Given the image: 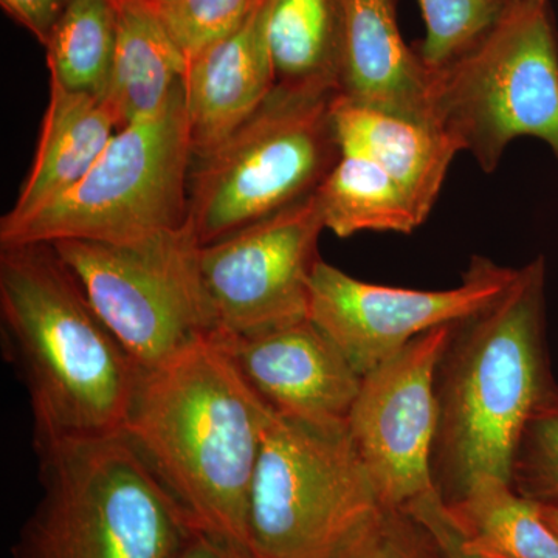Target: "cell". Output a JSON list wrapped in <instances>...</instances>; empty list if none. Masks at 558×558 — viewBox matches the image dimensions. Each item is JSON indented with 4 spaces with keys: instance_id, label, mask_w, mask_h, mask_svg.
<instances>
[{
    "instance_id": "cell-6",
    "label": "cell",
    "mask_w": 558,
    "mask_h": 558,
    "mask_svg": "<svg viewBox=\"0 0 558 558\" xmlns=\"http://www.w3.org/2000/svg\"><path fill=\"white\" fill-rule=\"evenodd\" d=\"M339 92L277 86L229 138L194 159L189 223L201 247L306 199L339 161Z\"/></svg>"
},
{
    "instance_id": "cell-30",
    "label": "cell",
    "mask_w": 558,
    "mask_h": 558,
    "mask_svg": "<svg viewBox=\"0 0 558 558\" xmlns=\"http://www.w3.org/2000/svg\"><path fill=\"white\" fill-rule=\"evenodd\" d=\"M539 506V513H542L543 520L548 523V526L553 529L556 534H558V508H554V506Z\"/></svg>"
},
{
    "instance_id": "cell-25",
    "label": "cell",
    "mask_w": 558,
    "mask_h": 558,
    "mask_svg": "<svg viewBox=\"0 0 558 558\" xmlns=\"http://www.w3.org/2000/svg\"><path fill=\"white\" fill-rule=\"evenodd\" d=\"M510 484L523 497L558 508V392L527 422L513 457Z\"/></svg>"
},
{
    "instance_id": "cell-17",
    "label": "cell",
    "mask_w": 558,
    "mask_h": 558,
    "mask_svg": "<svg viewBox=\"0 0 558 558\" xmlns=\"http://www.w3.org/2000/svg\"><path fill=\"white\" fill-rule=\"evenodd\" d=\"M117 131L119 119L108 98L68 90L50 81L49 106L31 171L0 223L28 218L72 190L100 159Z\"/></svg>"
},
{
    "instance_id": "cell-10",
    "label": "cell",
    "mask_w": 558,
    "mask_h": 558,
    "mask_svg": "<svg viewBox=\"0 0 558 558\" xmlns=\"http://www.w3.org/2000/svg\"><path fill=\"white\" fill-rule=\"evenodd\" d=\"M315 193L201 247L215 336H245L310 318L311 281L325 231Z\"/></svg>"
},
{
    "instance_id": "cell-20",
    "label": "cell",
    "mask_w": 558,
    "mask_h": 558,
    "mask_svg": "<svg viewBox=\"0 0 558 558\" xmlns=\"http://www.w3.org/2000/svg\"><path fill=\"white\" fill-rule=\"evenodd\" d=\"M447 512L462 548L484 558H558V534L539 513L538 502L520 495L509 481L483 478Z\"/></svg>"
},
{
    "instance_id": "cell-3",
    "label": "cell",
    "mask_w": 558,
    "mask_h": 558,
    "mask_svg": "<svg viewBox=\"0 0 558 558\" xmlns=\"http://www.w3.org/2000/svg\"><path fill=\"white\" fill-rule=\"evenodd\" d=\"M0 329L31 400L35 450L123 432L142 368L53 245L0 247Z\"/></svg>"
},
{
    "instance_id": "cell-5",
    "label": "cell",
    "mask_w": 558,
    "mask_h": 558,
    "mask_svg": "<svg viewBox=\"0 0 558 558\" xmlns=\"http://www.w3.org/2000/svg\"><path fill=\"white\" fill-rule=\"evenodd\" d=\"M191 165L183 83L156 116L117 131L72 190L28 218L0 223V247L126 244L180 229L189 222Z\"/></svg>"
},
{
    "instance_id": "cell-28",
    "label": "cell",
    "mask_w": 558,
    "mask_h": 558,
    "mask_svg": "<svg viewBox=\"0 0 558 558\" xmlns=\"http://www.w3.org/2000/svg\"><path fill=\"white\" fill-rule=\"evenodd\" d=\"M407 510L413 513L417 520H421L428 527V531L435 535L447 558H484L462 548L457 529H454L449 512H447L446 502L440 499L438 494L421 499Z\"/></svg>"
},
{
    "instance_id": "cell-1",
    "label": "cell",
    "mask_w": 558,
    "mask_h": 558,
    "mask_svg": "<svg viewBox=\"0 0 558 558\" xmlns=\"http://www.w3.org/2000/svg\"><path fill=\"white\" fill-rule=\"evenodd\" d=\"M270 417L211 333L142 371L121 435L196 531L248 556L250 487Z\"/></svg>"
},
{
    "instance_id": "cell-9",
    "label": "cell",
    "mask_w": 558,
    "mask_h": 558,
    "mask_svg": "<svg viewBox=\"0 0 558 558\" xmlns=\"http://www.w3.org/2000/svg\"><path fill=\"white\" fill-rule=\"evenodd\" d=\"M51 245L142 371L211 336L201 244L189 222L126 244L60 241Z\"/></svg>"
},
{
    "instance_id": "cell-13",
    "label": "cell",
    "mask_w": 558,
    "mask_h": 558,
    "mask_svg": "<svg viewBox=\"0 0 558 558\" xmlns=\"http://www.w3.org/2000/svg\"><path fill=\"white\" fill-rule=\"evenodd\" d=\"M215 337L274 413L314 424H348L363 376L311 318Z\"/></svg>"
},
{
    "instance_id": "cell-4",
    "label": "cell",
    "mask_w": 558,
    "mask_h": 558,
    "mask_svg": "<svg viewBox=\"0 0 558 558\" xmlns=\"http://www.w3.org/2000/svg\"><path fill=\"white\" fill-rule=\"evenodd\" d=\"M36 453L43 494L11 558H172L196 531L121 433Z\"/></svg>"
},
{
    "instance_id": "cell-16",
    "label": "cell",
    "mask_w": 558,
    "mask_h": 558,
    "mask_svg": "<svg viewBox=\"0 0 558 558\" xmlns=\"http://www.w3.org/2000/svg\"><path fill=\"white\" fill-rule=\"evenodd\" d=\"M332 124L341 154L379 165L425 222L459 153L457 143L436 124L357 105L340 94L333 98Z\"/></svg>"
},
{
    "instance_id": "cell-12",
    "label": "cell",
    "mask_w": 558,
    "mask_h": 558,
    "mask_svg": "<svg viewBox=\"0 0 558 558\" xmlns=\"http://www.w3.org/2000/svg\"><path fill=\"white\" fill-rule=\"evenodd\" d=\"M517 270L475 256L457 288L416 290L362 281L322 259L311 281L310 318L365 376L422 333L486 307Z\"/></svg>"
},
{
    "instance_id": "cell-31",
    "label": "cell",
    "mask_w": 558,
    "mask_h": 558,
    "mask_svg": "<svg viewBox=\"0 0 558 558\" xmlns=\"http://www.w3.org/2000/svg\"><path fill=\"white\" fill-rule=\"evenodd\" d=\"M148 2H149V0H148Z\"/></svg>"
},
{
    "instance_id": "cell-11",
    "label": "cell",
    "mask_w": 558,
    "mask_h": 558,
    "mask_svg": "<svg viewBox=\"0 0 558 558\" xmlns=\"http://www.w3.org/2000/svg\"><path fill=\"white\" fill-rule=\"evenodd\" d=\"M453 326L422 333L363 376L348 429L384 508L409 509L438 494L436 373Z\"/></svg>"
},
{
    "instance_id": "cell-8",
    "label": "cell",
    "mask_w": 558,
    "mask_h": 558,
    "mask_svg": "<svg viewBox=\"0 0 558 558\" xmlns=\"http://www.w3.org/2000/svg\"><path fill=\"white\" fill-rule=\"evenodd\" d=\"M380 508L348 424L271 411L250 487V557L337 558Z\"/></svg>"
},
{
    "instance_id": "cell-27",
    "label": "cell",
    "mask_w": 558,
    "mask_h": 558,
    "mask_svg": "<svg viewBox=\"0 0 558 558\" xmlns=\"http://www.w3.org/2000/svg\"><path fill=\"white\" fill-rule=\"evenodd\" d=\"M70 0H0L3 11L46 46Z\"/></svg>"
},
{
    "instance_id": "cell-26",
    "label": "cell",
    "mask_w": 558,
    "mask_h": 558,
    "mask_svg": "<svg viewBox=\"0 0 558 558\" xmlns=\"http://www.w3.org/2000/svg\"><path fill=\"white\" fill-rule=\"evenodd\" d=\"M337 558H447L428 527L405 509L384 508Z\"/></svg>"
},
{
    "instance_id": "cell-23",
    "label": "cell",
    "mask_w": 558,
    "mask_h": 558,
    "mask_svg": "<svg viewBox=\"0 0 558 558\" xmlns=\"http://www.w3.org/2000/svg\"><path fill=\"white\" fill-rule=\"evenodd\" d=\"M510 0H418L425 38L417 53L429 70L458 60L501 17Z\"/></svg>"
},
{
    "instance_id": "cell-15",
    "label": "cell",
    "mask_w": 558,
    "mask_h": 558,
    "mask_svg": "<svg viewBox=\"0 0 558 558\" xmlns=\"http://www.w3.org/2000/svg\"><path fill=\"white\" fill-rule=\"evenodd\" d=\"M275 87L264 0L242 27L189 61L185 106L193 160L218 148Z\"/></svg>"
},
{
    "instance_id": "cell-2",
    "label": "cell",
    "mask_w": 558,
    "mask_h": 558,
    "mask_svg": "<svg viewBox=\"0 0 558 558\" xmlns=\"http://www.w3.org/2000/svg\"><path fill=\"white\" fill-rule=\"evenodd\" d=\"M545 292L546 260L538 256L498 299L454 323L436 373L432 475L444 502L483 478L510 483L527 422L558 392Z\"/></svg>"
},
{
    "instance_id": "cell-21",
    "label": "cell",
    "mask_w": 558,
    "mask_h": 558,
    "mask_svg": "<svg viewBox=\"0 0 558 558\" xmlns=\"http://www.w3.org/2000/svg\"><path fill=\"white\" fill-rule=\"evenodd\" d=\"M325 229L337 238L362 231L410 234L424 220L388 172L366 157L341 154L315 191Z\"/></svg>"
},
{
    "instance_id": "cell-29",
    "label": "cell",
    "mask_w": 558,
    "mask_h": 558,
    "mask_svg": "<svg viewBox=\"0 0 558 558\" xmlns=\"http://www.w3.org/2000/svg\"><path fill=\"white\" fill-rule=\"evenodd\" d=\"M172 558H250L219 539L194 531Z\"/></svg>"
},
{
    "instance_id": "cell-18",
    "label": "cell",
    "mask_w": 558,
    "mask_h": 558,
    "mask_svg": "<svg viewBox=\"0 0 558 558\" xmlns=\"http://www.w3.org/2000/svg\"><path fill=\"white\" fill-rule=\"evenodd\" d=\"M116 2V60L106 98L121 130L165 108L185 83L189 60L148 0Z\"/></svg>"
},
{
    "instance_id": "cell-14",
    "label": "cell",
    "mask_w": 558,
    "mask_h": 558,
    "mask_svg": "<svg viewBox=\"0 0 558 558\" xmlns=\"http://www.w3.org/2000/svg\"><path fill=\"white\" fill-rule=\"evenodd\" d=\"M340 5L341 97L435 124L432 72L403 39L396 0H340Z\"/></svg>"
},
{
    "instance_id": "cell-24",
    "label": "cell",
    "mask_w": 558,
    "mask_h": 558,
    "mask_svg": "<svg viewBox=\"0 0 558 558\" xmlns=\"http://www.w3.org/2000/svg\"><path fill=\"white\" fill-rule=\"evenodd\" d=\"M264 0H149L186 60L238 31Z\"/></svg>"
},
{
    "instance_id": "cell-7",
    "label": "cell",
    "mask_w": 558,
    "mask_h": 558,
    "mask_svg": "<svg viewBox=\"0 0 558 558\" xmlns=\"http://www.w3.org/2000/svg\"><path fill=\"white\" fill-rule=\"evenodd\" d=\"M432 72L433 120L484 172L515 138L545 142L558 160V36L549 0H510L464 54Z\"/></svg>"
},
{
    "instance_id": "cell-19",
    "label": "cell",
    "mask_w": 558,
    "mask_h": 558,
    "mask_svg": "<svg viewBox=\"0 0 558 558\" xmlns=\"http://www.w3.org/2000/svg\"><path fill=\"white\" fill-rule=\"evenodd\" d=\"M266 38L277 86L340 94V0H266Z\"/></svg>"
},
{
    "instance_id": "cell-22",
    "label": "cell",
    "mask_w": 558,
    "mask_h": 558,
    "mask_svg": "<svg viewBox=\"0 0 558 558\" xmlns=\"http://www.w3.org/2000/svg\"><path fill=\"white\" fill-rule=\"evenodd\" d=\"M44 49L51 83L106 97L116 60V0H70Z\"/></svg>"
}]
</instances>
